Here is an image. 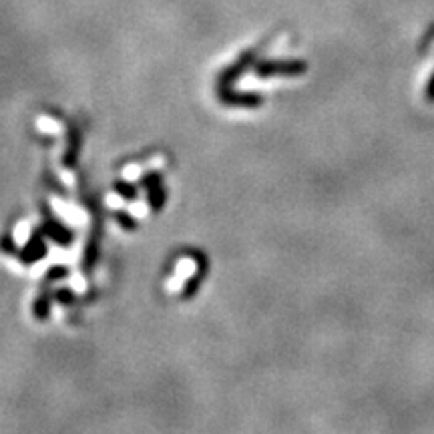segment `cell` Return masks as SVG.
Wrapping results in <instances>:
<instances>
[{
	"label": "cell",
	"mask_w": 434,
	"mask_h": 434,
	"mask_svg": "<svg viewBox=\"0 0 434 434\" xmlns=\"http://www.w3.org/2000/svg\"><path fill=\"white\" fill-rule=\"evenodd\" d=\"M426 97H428V101H434V77H433V80H430V85H428Z\"/></svg>",
	"instance_id": "cell-1"
}]
</instances>
